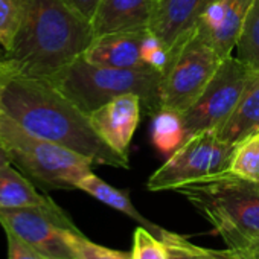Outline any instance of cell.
Returning <instances> with one entry per match:
<instances>
[{
  "instance_id": "obj_18",
  "label": "cell",
  "mask_w": 259,
  "mask_h": 259,
  "mask_svg": "<svg viewBox=\"0 0 259 259\" xmlns=\"http://www.w3.org/2000/svg\"><path fill=\"white\" fill-rule=\"evenodd\" d=\"M186 139L188 133L182 122L180 113L162 108L154 114L151 141L160 153L172 154Z\"/></svg>"
},
{
  "instance_id": "obj_19",
  "label": "cell",
  "mask_w": 259,
  "mask_h": 259,
  "mask_svg": "<svg viewBox=\"0 0 259 259\" xmlns=\"http://www.w3.org/2000/svg\"><path fill=\"white\" fill-rule=\"evenodd\" d=\"M229 172L259 183V130L233 145Z\"/></svg>"
},
{
  "instance_id": "obj_14",
  "label": "cell",
  "mask_w": 259,
  "mask_h": 259,
  "mask_svg": "<svg viewBox=\"0 0 259 259\" xmlns=\"http://www.w3.org/2000/svg\"><path fill=\"white\" fill-rule=\"evenodd\" d=\"M259 130V72H253L239 102L217 132L218 138L236 144L247 135Z\"/></svg>"
},
{
  "instance_id": "obj_22",
  "label": "cell",
  "mask_w": 259,
  "mask_h": 259,
  "mask_svg": "<svg viewBox=\"0 0 259 259\" xmlns=\"http://www.w3.org/2000/svg\"><path fill=\"white\" fill-rule=\"evenodd\" d=\"M25 16V0H0V49L8 54Z\"/></svg>"
},
{
  "instance_id": "obj_28",
  "label": "cell",
  "mask_w": 259,
  "mask_h": 259,
  "mask_svg": "<svg viewBox=\"0 0 259 259\" xmlns=\"http://www.w3.org/2000/svg\"><path fill=\"white\" fill-rule=\"evenodd\" d=\"M16 76H19L16 66L7 57H0V114L4 113V105H2L4 93Z\"/></svg>"
},
{
  "instance_id": "obj_7",
  "label": "cell",
  "mask_w": 259,
  "mask_h": 259,
  "mask_svg": "<svg viewBox=\"0 0 259 259\" xmlns=\"http://www.w3.org/2000/svg\"><path fill=\"white\" fill-rule=\"evenodd\" d=\"M232 151L233 144L220 139L213 130L195 133L153 172L147 189L151 192L176 191L183 185L224 172L229 169Z\"/></svg>"
},
{
  "instance_id": "obj_24",
  "label": "cell",
  "mask_w": 259,
  "mask_h": 259,
  "mask_svg": "<svg viewBox=\"0 0 259 259\" xmlns=\"http://www.w3.org/2000/svg\"><path fill=\"white\" fill-rule=\"evenodd\" d=\"M132 259H168V254L162 239L141 226L133 233Z\"/></svg>"
},
{
  "instance_id": "obj_3",
  "label": "cell",
  "mask_w": 259,
  "mask_h": 259,
  "mask_svg": "<svg viewBox=\"0 0 259 259\" xmlns=\"http://www.w3.org/2000/svg\"><path fill=\"white\" fill-rule=\"evenodd\" d=\"M85 114H92L113 98L133 93L153 116L162 110V72L151 67L116 69L96 66L82 57L48 79Z\"/></svg>"
},
{
  "instance_id": "obj_23",
  "label": "cell",
  "mask_w": 259,
  "mask_h": 259,
  "mask_svg": "<svg viewBox=\"0 0 259 259\" xmlns=\"http://www.w3.org/2000/svg\"><path fill=\"white\" fill-rule=\"evenodd\" d=\"M67 241L76 259H132V253H123L92 242L79 230H69Z\"/></svg>"
},
{
  "instance_id": "obj_4",
  "label": "cell",
  "mask_w": 259,
  "mask_h": 259,
  "mask_svg": "<svg viewBox=\"0 0 259 259\" xmlns=\"http://www.w3.org/2000/svg\"><path fill=\"white\" fill-rule=\"evenodd\" d=\"M0 142L11 165L46 189H78L95 163L84 154L26 132L5 113L0 114Z\"/></svg>"
},
{
  "instance_id": "obj_6",
  "label": "cell",
  "mask_w": 259,
  "mask_h": 259,
  "mask_svg": "<svg viewBox=\"0 0 259 259\" xmlns=\"http://www.w3.org/2000/svg\"><path fill=\"white\" fill-rule=\"evenodd\" d=\"M200 25L168 51L162 72V108L183 113L206 89L223 63Z\"/></svg>"
},
{
  "instance_id": "obj_20",
  "label": "cell",
  "mask_w": 259,
  "mask_h": 259,
  "mask_svg": "<svg viewBox=\"0 0 259 259\" xmlns=\"http://www.w3.org/2000/svg\"><path fill=\"white\" fill-rule=\"evenodd\" d=\"M235 48L236 58L259 72V0H253Z\"/></svg>"
},
{
  "instance_id": "obj_15",
  "label": "cell",
  "mask_w": 259,
  "mask_h": 259,
  "mask_svg": "<svg viewBox=\"0 0 259 259\" xmlns=\"http://www.w3.org/2000/svg\"><path fill=\"white\" fill-rule=\"evenodd\" d=\"M49 197L40 194L34 183L14 165L0 169V209L55 206Z\"/></svg>"
},
{
  "instance_id": "obj_25",
  "label": "cell",
  "mask_w": 259,
  "mask_h": 259,
  "mask_svg": "<svg viewBox=\"0 0 259 259\" xmlns=\"http://www.w3.org/2000/svg\"><path fill=\"white\" fill-rule=\"evenodd\" d=\"M221 238L235 259H259V236L224 235Z\"/></svg>"
},
{
  "instance_id": "obj_21",
  "label": "cell",
  "mask_w": 259,
  "mask_h": 259,
  "mask_svg": "<svg viewBox=\"0 0 259 259\" xmlns=\"http://www.w3.org/2000/svg\"><path fill=\"white\" fill-rule=\"evenodd\" d=\"M160 239L165 244L168 259H233V253L227 250H213L197 245L191 242L188 238L169 232L162 230Z\"/></svg>"
},
{
  "instance_id": "obj_16",
  "label": "cell",
  "mask_w": 259,
  "mask_h": 259,
  "mask_svg": "<svg viewBox=\"0 0 259 259\" xmlns=\"http://www.w3.org/2000/svg\"><path fill=\"white\" fill-rule=\"evenodd\" d=\"M78 189L87 192L89 195H92L93 198H96L98 201L110 206L114 210L122 212L123 215L130 217L132 220H135L136 223H139L142 227H147L148 230H151L156 236L160 238L162 233V227L156 226L154 223H151L150 220H147L130 200L128 191H120L113 188L111 185H108L107 182H104L102 179H99L98 176H95L93 172H90L89 176H85L79 183H78Z\"/></svg>"
},
{
  "instance_id": "obj_12",
  "label": "cell",
  "mask_w": 259,
  "mask_h": 259,
  "mask_svg": "<svg viewBox=\"0 0 259 259\" xmlns=\"http://www.w3.org/2000/svg\"><path fill=\"white\" fill-rule=\"evenodd\" d=\"M148 35L147 31L114 32L93 38L92 45L82 54V58L92 64L116 69L145 67L142 58V46Z\"/></svg>"
},
{
  "instance_id": "obj_31",
  "label": "cell",
  "mask_w": 259,
  "mask_h": 259,
  "mask_svg": "<svg viewBox=\"0 0 259 259\" xmlns=\"http://www.w3.org/2000/svg\"><path fill=\"white\" fill-rule=\"evenodd\" d=\"M233 259H235V257H233Z\"/></svg>"
},
{
  "instance_id": "obj_11",
  "label": "cell",
  "mask_w": 259,
  "mask_h": 259,
  "mask_svg": "<svg viewBox=\"0 0 259 259\" xmlns=\"http://www.w3.org/2000/svg\"><path fill=\"white\" fill-rule=\"evenodd\" d=\"M212 2L213 0H156L148 29L169 51L195 29Z\"/></svg>"
},
{
  "instance_id": "obj_10",
  "label": "cell",
  "mask_w": 259,
  "mask_h": 259,
  "mask_svg": "<svg viewBox=\"0 0 259 259\" xmlns=\"http://www.w3.org/2000/svg\"><path fill=\"white\" fill-rule=\"evenodd\" d=\"M142 101L138 95L126 93L113 98L90 114L96 133L117 153L128 156V148L141 120Z\"/></svg>"
},
{
  "instance_id": "obj_8",
  "label": "cell",
  "mask_w": 259,
  "mask_h": 259,
  "mask_svg": "<svg viewBox=\"0 0 259 259\" xmlns=\"http://www.w3.org/2000/svg\"><path fill=\"white\" fill-rule=\"evenodd\" d=\"M253 72L233 55L223 60L201 95L180 113L188 138L207 130L218 132L239 102Z\"/></svg>"
},
{
  "instance_id": "obj_5",
  "label": "cell",
  "mask_w": 259,
  "mask_h": 259,
  "mask_svg": "<svg viewBox=\"0 0 259 259\" xmlns=\"http://www.w3.org/2000/svg\"><path fill=\"white\" fill-rule=\"evenodd\" d=\"M185 197L220 236H259V183L229 171L183 185Z\"/></svg>"
},
{
  "instance_id": "obj_26",
  "label": "cell",
  "mask_w": 259,
  "mask_h": 259,
  "mask_svg": "<svg viewBox=\"0 0 259 259\" xmlns=\"http://www.w3.org/2000/svg\"><path fill=\"white\" fill-rule=\"evenodd\" d=\"M142 58H144L145 64H148L160 72H163V69L168 64V51L157 40V37L150 32V29H148V35L142 46Z\"/></svg>"
},
{
  "instance_id": "obj_13",
  "label": "cell",
  "mask_w": 259,
  "mask_h": 259,
  "mask_svg": "<svg viewBox=\"0 0 259 259\" xmlns=\"http://www.w3.org/2000/svg\"><path fill=\"white\" fill-rule=\"evenodd\" d=\"M156 0H99L92 19L95 37L114 32L147 31Z\"/></svg>"
},
{
  "instance_id": "obj_2",
  "label": "cell",
  "mask_w": 259,
  "mask_h": 259,
  "mask_svg": "<svg viewBox=\"0 0 259 259\" xmlns=\"http://www.w3.org/2000/svg\"><path fill=\"white\" fill-rule=\"evenodd\" d=\"M93 38L92 22L64 0H25L20 31L4 57L19 76L49 79L82 57Z\"/></svg>"
},
{
  "instance_id": "obj_9",
  "label": "cell",
  "mask_w": 259,
  "mask_h": 259,
  "mask_svg": "<svg viewBox=\"0 0 259 259\" xmlns=\"http://www.w3.org/2000/svg\"><path fill=\"white\" fill-rule=\"evenodd\" d=\"M0 224L46 259H76L67 232L78 230L60 206L0 209Z\"/></svg>"
},
{
  "instance_id": "obj_1",
  "label": "cell",
  "mask_w": 259,
  "mask_h": 259,
  "mask_svg": "<svg viewBox=\"0 0 259 259\" xmlns=\"http://www.w3.org/2000/svg\"><path fill=\"white\" fill-rule=\"evenodd\" d=\"M4 113L26 132L90 157L95 163L128 169V156L96 133L90 116L48 79L16 76L2 99Z\"/></svg>"
},
{
  "instance_id": "obj_29",
  "label": "cell",
  "mask_w": 259,
  "mask_h": 259,
  "mask_svg": "<svg viewBox=\"0 0 259 259\" xmlns=\"http://www.w3.org/2000/svg\"><path fill=\"white\" fill-rule=\"evenodd\" d=\"M67 5H70L75 11H78L81 16L89 19L92 22L96 8L99 5V0H64Z\"/></svg>"
},
{
  "instance_id": "obj_17",
  "label": "cell",
  "mask_w": 259,
  "mask_h": 259,
  "mask_svg": "<svg viewBox=\"0 0 259 259\" xmlns=\"http://www.w3.org/2000/svg\"><path fill=\"white\" fill-rule=\"evenodd\" d=\"M221 8V23L207 37L217 52L226 58L236 46L241 28L248 14L253 0H218Z\"/></svg>"
},
{
  "instance_id": "obj_27",
  "label": "cell",
  "mask_w": 259,
  "mask_h": 259,
  "mask_svg": "<svg viewBox=\"0 0 259 259\" xmlns=\"http://www.w3.org/2000/svg\"><path fill=\"white\" fill-rule=\"evenodd\" d=\"M5 233L8 241V259H46L43 254H40L35 248H32L13 232L5 230Z\"/></svg>"
},
{
  "instance_id": "obj_30",
  "label": "cell",
  "mask_w": 259,
  "mask_h": 259,
  "mask_svg": "<svg viewBox=\"0 0 259 259\" xmlns=\"http://www.w3.org/2000/svg\"><path fill=\"white\" fill-rule=\"evenodd\" d=\"M10 163H11L10 156H8V153H7V150H5L4 144L0 142V169L5 168V166H7V165H10Z\"/></svg>"
}]
</instances>
